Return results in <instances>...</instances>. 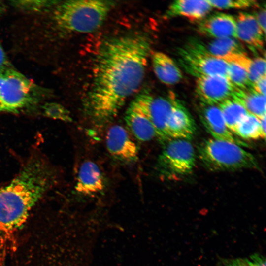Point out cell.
I'll return each mask as SVG.
<instances>
[{
    "label": "cell",
    "instance_id": "4",
    "mask_svg": "<svg viewBox=\"0 0 266 266\" xmlns=\"http://www.w3.org/2000/svg\"><path fill=\"white\" fill-rule=\"evenodd\" d=\"M199 158L208 169L213 171L258 169L257 161L241 146L228 141L209 139L198 148Z\"/></svg>",
    "mask_w": 266,
    "mask_h": 266
},
{
    "label": "cell",
    "instance_id": "10",
    "mask_svg": "<svg viewBox=\"0 0 266 266\" xmlns=\"http://www.w3.org/2000/svg\"><path fill=\"white\" fill-rule=\"evenodd\" d=\"M196 92L202 103L215 105L231 98L235 88L229 79L221 76L197 78Z\"/></svg>",
    "mask_w": 266,
    "mask_h": 266
},
{
    "label": "cell",
    "instance_id": "5",
    "mask_svg": "<svg viewBox=\"0 0 266 266\" xmlns=\"http://www.w3.org/2000/svg\"><path fill=\"white\" fill-rule=\"evenodd\" d=\"M43 94L40 87L10 66L0 71V112L27 109L38 102Z\"/></svg>",
    "mask_w": 266,
    "mask_h": 266
},
{
    "label": "cell",
    "instance_id": "17",
    "mask_svg": "<svg viewBox=\"0 0 266 266\" xmlns=\"http://www.w3.org/2000/svg\"><path fill=\"white\" fill-rule=\"evenodd\" d=\"M212 8L207 0H179L170 5L164 17L168 19L183 16L192 21L202 20Z\"/></svg>",
    "mask_w": 266,
    "mask_h": 266
},
{
    "label": "cell",
    "instance_id": "28",
    "mask_svg": "<svg viewBox=\"0 0 266 266\" xmlns=\"http://www.w3.org/2000/svg\"><path fill=\"white\" fill-rule=\"evenodd\" d=\"M244 260L246 266H266L265 257L259 254H254Z\"/></svg>",
    "mask_w": 266,
    "mask_h": 266
},
{
    "label": "cell",
    "instance_id": "34",
    "mask_svg": "<svg viewBox=\"0 0 266 266\" xmlns=\"http://www.w3.org/2000/svg\"><path fill=\"white\" fill-rule=\"evenodd\" d=\"M5 10V5L3 2L0 0V18Z\"/></svg>",
    "mask_w": 266,
    "mask_h": 266
},
{
    "label": "cell",
    "instance_id": "31",
    "mask_svg": "<svg viewBox=\"0 0 266 266\" xmlns=\"http://www.w3.org/2000/svg\"><path fill=\"white\" fill-rule=\"evenodd\" d=\"M260 25L262 30L265 33L266 31V10L265 8L259 10L254 16Z\"/></svg>",
    "mask_w": 266,
    "mask_h": 266
},
{
    "label": "cell",
    "instance_id": "29",
    "mask_svg": "<svg viewBox=\"0 0 266 266\" xmlns=\"http://www.w3.org/2000/svg\"><path fill=\"white\" fill-rule=\"evenodd\" d=\"M252 88L257 93L266 96V75L254 82L252 85Z\"/></svg>",
    "mask_w": 266,
    "mask_h": 266
},
{
    "label": "cell",
    "instance_id": "23",
    "mask_svg": "<svg viewBox=\"0 0 266 266\" xmlns=\"http://www.w3.org/2000/svg\"><path fill=\"white\" fill-rule=\"evenodd\" d=\"M228 79L236 89H246L252 88L247 70L236 63H228Z\"/></svg>",
    "mask_w": 266,
    "mask_h": 266
},
{
    "label": "cell",
    "instance_id": "30",
    "mask_svg": "<svg viewBox=\"0 0 266 266\" xmlns=\"http://www.w3.org/2000/svg\"><path fill=\"white\" fill-rule=\"evenodd\" d=\"M218 266H246L244 259H231L221 260Z\"/></svg>",
    "mask_w": 266,
    "mask_h": 266
},
{
    "label": "cell",
    "instance_id": "16",
    "mask_svg": "<svg viewBox=\"0 0 266 266\" xmlns=\"http://www.w3.org/2000/svg\"><path fill=\"white\" fill-rule=\"evenodd\" d=\"M237 38L252 50H261L264 46V33L255 17L248 13L240 12L236 19Z\"/></svg>",
    "mask_w": 266,
    "mask_h": 266
},
{
    "label": "cell",
    "instance_id": "32",
    "mask_svg": "<svg viewBox=\"0 0 266 266\" xmlns=\"http://www.w3.org/2000/svg\"><path fill=\"white\" fill-rule=\"evenodd\" d=\"M10 66L6 54L0 42V71Z\"/></svg>",
    "mask_w": 266,
    "mask_h": 266
},
{
    "label": "cell",
    "instance_id": "2",
    "mask_svg": "<svg viewBox=\"0 0 266 266\" xmlns=\"http://www.w3.org/2000/svg\"><path fill=\"white\" fill-rule=\"evenodd\" d=\"M53 173L41 158H31L18 175L0 189V231L20 227L53 182Z\"/></svg>",
    "mask_w": 266,
    "mask_h": 266
},
{
    "label": "cell",
    "instance_id": "15",
    "mask_svg": "<svg viewBox=\"0 0 266 266\" xmlns=\"http://www.w3.org/2000/svg\"><path fill=\"white\" fill-rule=\"evenodd\" d=\"M124 119L129 130L138 140L146 142L156 137L150 120L134 99L127 109Z\"/></svg>",
    "mask_w": 266,
    "mask_h": 266
},
{
    "label": "cell",
    "instance_id": "11",
    "mask_svg": "<svg viewBox=\"0 0 266 266\" xmlns=\"http://www.w3.org/2000/svg\"><path fill=\"white\" fill-rule=\"evenodd\" d=\"M196 131L195 121L183 103L176 97L166 125L169 139L191 140Z\"/></svg>",
    "mask_w": 266,
    "mask_h": 266
},
{
    "label": "cell",
    "instance_id": "20",
    "mask_svg": "<svg viewBox=\"0 0 266 266\" xmlns=\"http://www.w3.org/2000/svg\"><path fill=\"white\" fill-rule=\"evenodd\" d=\"M231 98L240 104L248 113L259 119L266 116V97L257 93L252 88H236Z\"/></svg>",
    "mask_w": 266,
    "mask_h": 266
},
{
    "label": "cell",
    "instance_id": "9",
    "mask_svg": "<svg viewBox=\"0 0 266 266\" xmlns=\"http://www.w3.org/2000/svg\"><path fill=\"white\" fill-rule=\"evenodd\" d=\"M105 143L109 154L116 160L132 164L138 160V147L123 126H112L106 133Z\"/></svg>",
    "mask_w": 266,
    "mask_h": 266
},
{
    "label": "cell",
    "instance_id": "33",
    "mask_svg": "<svg viewBox=\"0 0 266 266\" xmlns=\"http://www.w3.org/2000/svg\"><path fill=\"white\" fill-rule=\"evenodd\" d=\"M260 120L261 129L264 137L266 136V116Z\"/></svg>",
    "mask_w": 266,
    "mask_h": 266
},
{
    "label": "cell",
    "instance_id": "21",
    "mask_svg": "<svg viewBox=\"0 0 266 266\" xmlns=\"http://www.w3.org/2000/svg\"><path fill=\"white\" fill-rule=\"evenodd\" d=\"M217 105L227 127L233 133L239 122L249 113L240 104L232 98L223 101Z\"/></svg>",
    "mask_w": 266,
    "mask_h": 266
},
{
    "label": "cell",
    "instance_id": "27",
    "mask_svg": "<svg viewBox=\"0 0 266 266\" xmlns=\"http://www.w3.org/2000/svg\"><path fill=\"white\" fill-rule=\"evenodd\" d=\"M45 111L50 117L66 122L72 121L69 111L60 104H49L45 107Z\"/></svg>",
    "mask_w": 266,
    "mask_h": 266
},
{
    "label": "cell",
    "instance_id": "26",
    "mask_svg": "<svg viewBox=\"0 0 266 266\" xmlns=\"http://www.w3.org/2000/svg\"><path fill=\"white\" fill-rule=\"evenodd\" d=\"M249 79L252 84L262 77L266 75V61L262 57L251 60L247 69Z\"/></svg>",
    "mask_w": 266,
    "mask_h": 266
},
{
    "label": "cell",
    "instance_id": "7",
    "mask_svg": "<svg viewBox=\"0 0 266 266\" xmlns=\"http://www.w3.org/2000/svg\"><path fill=\"white\" fill-rule=\"evenodd\" d=\"M195 163V150L190 141L174 139L167 142L160 154L158 166L163 175L175 178L191 173Z\"/></svg>",
    "mask_w": 266,
    "mask_h": 266
},
{
    "label": "cell",
    "instance_id": "25",
    "mask_svg": "<svg viewBox=\"0 0 266 266\" xmlns=\"http://www.w3.org/2000/svg\"><path fill=\"white\" fill-rule=\"evenodd\" d=\"M207 0L212 7L219 9L246 8L258 5L257 1L253 0Z\"/></svg>",
    "mask_w": 266,
    "mask_h": 266
},
{
    "label": "cell",
    "instance_id": "14",
    "mask_svg": "<svg viewBox=\"0 0 266 266\" xmlns=\"http://www.w3.org/2000/svg\"><path fill=\"white\" fill-rule=\"evenodd\" d=\"M105 186L104 175L95 162L86 160L82 163L75 186L77 192L85 196L93 195L102 192Z\"/></svg>",
    "mask_w": 266,
    "mask_h": 266
},
{
    "label": "cell",
    "instance_id": "19",
    "mask_svg": "<svg viewBox=\"0 0 266 266\" xmlns=\"http://www.w3.org/2000/svg\"><path fill=\"white\" fill-rule=\"evenodd\" d=\"M154 71L158 78L166 85H173L182 78V74L173 60L161 52H154L152 57Z\"/></svg>",
    "mask_w": 266,
    "mask_h": 266
},
{
    "label": "cell",
    "instance_id": "3",
    "mask_svg": "<svg viewBox=\"0 0 266 266\" xmlns=\"http://www.w3.org/2000/svg\"><path fill=\"white\" fill-rule=\"evenodd\" d=\"M113 1L77 0L60 1L54 8L53 19L60 30L88 33L99 29L114 6Z\"/></svg>",
    "mask_w": 266,
    "mask_h": 266
},
{
    "label": "cell",
    "instance_id": "12",
    "mask_svg": "<svg viewBox=\"0 0 266 266\" xmlns=\"http://www.w3.org/2000/svg\"><path fill=\"white\" fill-rule=\"evenodd\" d=\"M200 111V119L207 131L214 139L228 141L240 146H247L227 127L222 113L216 105L201 103Z\"/></svg>",
    "mask_w": 266,
    "mask_h": 266
},
{
    "label": "cell",
    "instance_id": "8",
    "mask_svg": "<svg viewBox=\"0 0 266 266\" xmlns=\"http://www.w3.org/2000/svg\"><path fill=\"white\" fill-rule=\"evenodd\" d=\"M175 97L172 93L167 97H155L147 91H143L134 99L150 120L156 137L162 142L170 141L166 134V125Z\"/></svg>",
    "mask_w": 266,
    "mask_h": 266
},
{
    "label": "cell",
    "instance_id": "22",
    "mask_svg": "<svg viewBox=\"0 0 266 266\" xmlns=\"http://www.w3.org/2000/svg\"><path fill=\"white\" fill-rule=\"evenodd\" d=\"M234 133L243 139H265L260 125V120L256 116L248 113L237 124Z\"/></svg>",
    "mask_w": 266,
    "mask_h": 266
},
{
    "label": "cell",
    "instance_id": "18",
    "mask_svg": "<svg viewBox=\"0 0 266 266\" xmlns=\"http://www.w3.org/2000/svg\"><path fill=\"white\" fill-rule=\"evenodd\" d=\"M203 45L210 55L228 63L236 62L247 56L242 45L232 38L216 39Z\"/></svg>",
    "mask_w": 266,
    "mask_h": 266
},
{
    "label": "cell",
    "instance_id": "6",
    "mask_svg": "<svg viewBox=\"0 0 266 266\" xmlns=\"http://www.w3.org/2000/svg\"><path fill=\"white\" fill-rule=\"evenodd\" d=\"M178 52L180 65L187 72L197 78L209 76L228 78V63L210 55L203 43L191 41L179 48Z\"/></svg>",
    "mask_w": 266,
    "mask_h": 266
},
{
    "label": "cell",
    "instance_id": "24",
    "mask_svg": "<svg viewBox=\"0 0 266 266\" xmlns=\"http://www.w3.org/2000/svg\"><path fill=\"white\" fill-rule=\"evenodd\" d=\"M15 7L26 12H44L54 8L60 1L54 0H15L12 1Z\"/></svg>",
    "mask_w": 266,
    "mask_h": 266
},
{
    "label": "cell",
    "instance_id": "13",
    "mask_svg": "<svg viewBox=\"0 0 266 266\" xmlns=\"http://www.w3.org/2000/svg\"><path fill=\"white\" fill-rule=\"evenodd\" d=\"M197 31L203 36L215 39L237 38L236 19L226 13H217L203 19Z\"/></svg>",
    "mask_w": 266,
    "mask_h": 266
},
{
    "label": "cell",
    "instance_id": "1",
    "mask_svg": "<svg viewBox=\"0 0 266 266\" xmlns=\"http://www.w3.org/2000/svg\"><path fill=\"white\" fill-rule=\"evenodd\" d=\"M151 49L141 34L105 40L97 54L92 82L84 102L86 115L97 126L112 121L141 84Z\"/></svg>",
    "mask_w": 266,
    "mask_h": 266
}]
</instances>
